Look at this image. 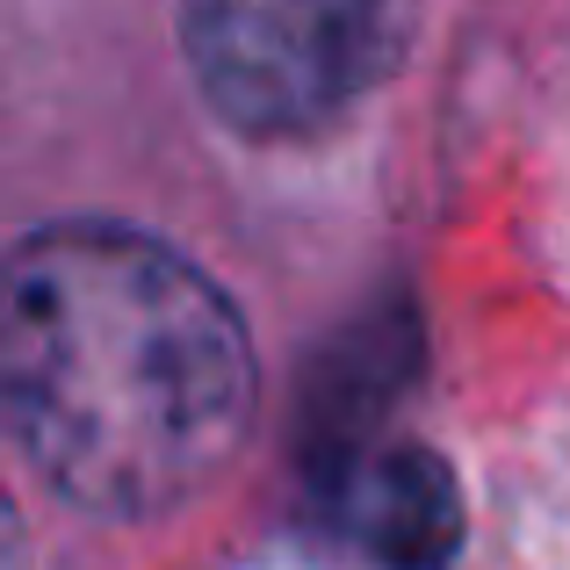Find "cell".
I'll list each match as a JSON object with an SVG mask.
<instances>
[{"mask_svg":"<svg viewBox=\"0 0 570 570\" xmlns=\"http://www.w3.org/2000/svg\"><path fill=\"white\" fill-rule=\"evenodd\" d=\"M14 462L87 520H159L238 455L261 397L238 304L167 238L43 224L0 318Z\"/></svg>","mask_w":570,"mask_h":570,"instance_id":"1","label":"cell"},{"mask_svg":"<svg viewBox=\"0 0 570 570\" xmlns=\"http://www.w3.org/2000/svg\"><path fill=\"white\" fill-rule=\"evenodd\" d=\"M354 534L390 563H433L455 542V491L426 455H390L354 491Z\"/></svg>","mask_w":570,"mask_h":570,"instance_id":"4","label":"cell"},{"mask_svg":"<svg viewBox=\"0 0 570 570\" xmlns=\"http://www.w3.org/2000/svg\"><path fill=\"white\" fill-rule=\"evenodd\" d=\"M484 570H570V383L549 390L491 455Z\"/></svg>","mask_w":570,"mask_h":570,"instance_id":"3","label":"cell"},{"mask_svg":"<svg viewBox=\"0 0 570 570\" xmlns=\"http://www.w3.org/2000/svg\"><path fill=\"white\" fill-rule=\"evenodd\" d=\"M549 253H557V275L570 282V124L557 138V159H549Z\"/></svg>","mask_w":570,"mask_h":570,"instance_id":"5","label":"cell"},{"mask_svg":"<svg viewBox=\"0 0 570 570\" xmlns=\"http://www.w3.org/2000/svg\"><path fill=\"white\" fill-rule=\"evenodd\" d=\"M188 66L209 116L246 145H311L368 101L397 0H188Z\"/></svg>","mask_w":570,"mask_h":570,"instance_id":"2","label":"cell"},{"mask_svg":"<svg viewBox=\"0 0 570 570\" xmlns=\"http://www.w3.org/2000/svg\"><path fill=\"white\" fill-rule=\"evenodd\" d=\"M238 570H347V563H318V557H253Z\"/></svg>","mask_w":570,"mask_h":570,"instance_id":"6","label":"cell"}]
</instances>
